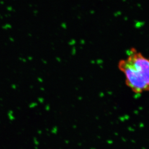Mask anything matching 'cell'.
I'll return each mask as SVG.
<instances>
[{
  "label": "cell",
  "instance_id": "cell-1",
  "mask_svg": "<svg viewBox=\"0 0 149 149\" xmlns=\"http://www.w3.org/2000/svg\"><path fill=\"white\" fill-rule=\"evenodd\" d=\"M118 68L125 77V84L135 93L149 91V57L132 48Z\"/></svg>",
  "mask_w": 149,
  "mask_h": 149
}]
</instances>
